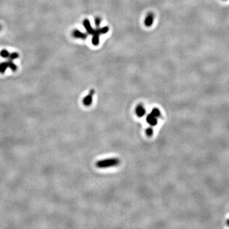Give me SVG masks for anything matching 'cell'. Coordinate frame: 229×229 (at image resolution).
Listing matches in <instances>:
<instances>
[{
	"instance_id": "obj_2",
	"label": "cell",
	"mask_w": 229,
	"mask_h": 229,
	"mask_svg": "<svg viewBox=\"0 0 229 229\" xmlns=\"http://www.w3.org/2000/svg\"><path fill=\"white\" fill-rule=\"evenodd\" d=\"M120 162V160L117 158H111V159L101 160L97 162L96 166L99 168H106L118 165Z\"/></svg>"
},
{
	"instance_id": "obj_12",
	"label": "cell",
	"mask_w": 229,
	"mask_h": 229,
	"mask_svg": "<svg viewBox=\"0 0 229 229\" xmlns=\"http://www.w3.org/2000/svg\"><path fill=\"white\" fill-rule=\"evenodd\" d=\"M151 113L153 115L155 116V117H159V116L160 115V112L159 110L157 109V108H154V109H153Z\"/></svg>"
},
{
	"instance_id": "obj_6",
	"label": "cell",
	"mask_w": 229,
	"mask_h": 229,
	"mask_svg": "<svg viewBox=\"0 0 229 229\" xmlns=\"http://www.w3.org/2000/svg\"><path fill=\"white\" fill-rule=\"evenodd\" d=\"M147 122L150 124L151 125V126H155V125L157 124V117H155V116L153 115L152 113H150V115H148L147 116Z\"/></svg>"
},
{
	"instance_id": "obj_4",
	"label": "cell",
	"mask_w": 229,
	"mask_h": 229,
	"mask_svg": "<svg viewBox=\"0 0 229 229\" xmlns=\"http://www.w3.org/2000/svg\"><path fill=\"white\" fill-rule=\"evenodd\" d=\"M73 36L74 37V38H80L82 40H85L87 38V34L83 33V32H81L80 31H79L78 30H74L73 33Z\"/></svg>"
},
{
	"instance_id": "obj_13",
	"label": "cell",
	"mask_w": 229,
	"mask_h": 229,
	"mask_svg": "<svg viewBox=\"0 0 229 229\" xmlns=\"http://www.w3.org/2000/svg\"><path fill=\"white\" fill-rule=\"evenodd\" d=\"M153 130L152 128H148L147 131H146V133H147V134L149 136H151L153 134Z\"/></svg>"
},
{
	"instance_id": "obj_9",
	"label": "cell",
	"mask_w": 229,
	"mask_h": 229,
	"mask_svg": "<svg viewBox=\"0 0 229 229\" xmlns=\"http://www.w3.org/2000/svg\"><path fill=\"white\" fill-rule=\"evenodd\" d=\"M8 67H9L12 71H14V72H15V71L17 70V66L14 63V62L12 60H10V59H8Z\"/></svg>"
},
{
	"instance_id": "obj_8",
	"label": "cell",
	"mask_w": 229,
	"mask_h": 229,
	"mask_svg": "<svg viewBox=\"0 0 229 229\" xmlns=\"http://www.w3.org/2000/svg\"><path fill=\"white\" fill-rule=\"evenodd\" d=\"M9 67H8V64L7 61L2 62V63L0 64V73L3 74L5 72V71Z\"/></svg>"
},
{
	"instance_id": "obj_1",
	"label": "cell",
	"mask_w": 229,
	"mask_h": 229,
	"mask_svg": "<svg viewBox=\"0 0 229 229\" xmlns=\"http://www.w3.org/2000/svg\"><path fill=\"white\" fill-rule=\"evenodd\" d=\"M100 23H101V20H100V19L99 18L95 19V26H96V29H95V30H94V29L92 27L89 20L85 19L84 22V26L87 32L88 33V34H90L92 36V42L93 45H98L99 44L100 35L105 34V33H106L108 31V30H109V28H108V26H105L103 28H99Z\"/></svg>"
},
{
	"instance_id": "obj_11",
	"label": "cell",
	"mask_w": 229,
	"mask_h": 229,
	"mask_svg": "<svg viewBox=\"0 0 229 229\" xmlns=\"http://www.w3.org/2000/svg\"><path fill=\"white\" fill-rule=\"evenodd\" d=\"M18 57H19V54L17 52H14V53H12L10 54L9 57L8 58V59H10V60L13 61L14 59H17Z\"/></svg>"
},
{
	"instance_id": "obj_7",
	"label": "cell",
	"mask_w": 229,
	"mask_h": 229,
	"mask_svg": "<svg viewBox=\"0 0 229 229\" xmlns=\"http://www.w3.org/2000/svg\"><path fill=\"white\" fill-rule=\"evenodd\" d=\"M153 19H154V15L153 14H149L147 18L145 19V21H144V23L146 24V26H148V27H150L152 24L153 23Z\"/></svg>"
},
{
	"instance_id": "obj_5",
	"label": "cell",
	"mask_w": 229,
	"mask_h": 229,
	"mask_svg": "<svg viewBox=\"0 0 229 229\" xmlns=\"http://www.w3.org/2000/svg\"><path fill=\"white\" fill-rule=\"evenodd\" d=\"M146 113V110L143 105H139L136 107V115L139 116V117H141L144 115Z\"/></svg>"
},
{
	"instance_id": "obj_3",
	"label": "cell",
	"mask_w": 229,
	"mask_h": 229,
	"mask_svg": "<svg viewBox=\"0 0 229 229\" xmlns=\"http://www.w3.org/2000/svg\"><path fill=\"white\" fill-rule=\"evenodd\" d=\"M94 94V90H91L90 91L89 94L87 95V96L85 97V98L83 100V103L84 105L86 106H90L92 103V100H93V95Z\"/></svg>"
},
{
	"instance_id": "obj_10",
	"label": "cell",
	"mask_w": 229,
	"mask_h": 229,
	"mask_svg": "<svg viewBox=\"0 0 229 229\" xmlns=\"http://www.w3.org/2000/svg\"><path fill=\"white\" fill-rule=\"evenodd\" d=\"M10 54V53L8 52L7 50H2V51L0 52V56L3 58H6V59H8V58L9 57Z\"/></svg>"
},
{
	"instance_id": "obj_14",
	"label": "cell",
	"mask_w": 229,
	"mask_h": 229,
	"mask_svg": "<svg viewBox=\"0 0 229 229\" xmlns=\"http://www.w3.org/2000/svg\"><path fill=\"white\" fill-rule=\"evenodd\" d=\"M1 25H0V30H1Z\"/></svg>"
}]
</instances>
